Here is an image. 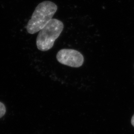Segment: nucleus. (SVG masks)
<instances>
[{
    "label": "nucleus",
    "instance_id": "obj_4",
    "mask_svg": "<svg viewBox=\"0 0 134 134\" xmlns=\"http://www.w3.org/2000/svg\"><path fill=\"white\" fill-rule=\"evenodd\" d=\"M6 111L5 105L3 103L0 102V118H2Z\"/></svg>",
    "mask_w": 134,
    "mask_h": 134
},
{
    "label": "nucleus",
    "instance_id": "obj_3",
    "mask_svg": "<svg viewBox=\"0 0 134 134\" xmlns=\"http://www.w3.org/2000/svg\"><path fill=\"white\" fill-rule=\"evenodd\" d=\"M56 58L60 63L73 68H79L84 62L83 56L78 51L70 49H63L57 53Z\"/></svg>",
    "mask_w": 134,
    "mask_h": 134
},
{
    "label": "nucleus",
    "instance_id": "obj_1",
    "mask_svg": "<svg viewBox=\"0 0 134 134\" xmlns=\"http://www.w3.org/2000/svg\"><path fill=\"white\" fill-rule=\"evenodd\" d=\"M57 8V5L52 1H46L40 3L27 23V32L34 34L39 32L52 19Z\"/></svg>",
    "mask_w": 134,
    "mask_h": 134
},
{
    "label": "nucleus",
    "instance_id": "obj_2",
    "mask_svg": "<svg viewBox=\"0 0 134 134\" xmlns=\"http://www.w3.org/2000/svg\"><path fill=\"white\" fill-rule=\"evenodd\" d=\"M63 28V24L61 21L52 18L38 33L36 40L38 49L46 51L52 48L55 40L62 33Z\"/></svg>",
    "mask_w": 134,
    "mask_h": 134
},
{
    "label": "nucleus",
    "instance_id": "obj_5",
    "mask_svg": "<svg viewBox=\"0 0 134 134\" xmlns=\"http://www.w3.org/2000/svg\"><path fill=\"white\" fill-rule=\"evenodd\" d=\"M131 122H132V125L134 127V115H133L132 118Z\"/></svg>",
    "mask_w": 134,
    "mask_h": 134
}]
</instances>
